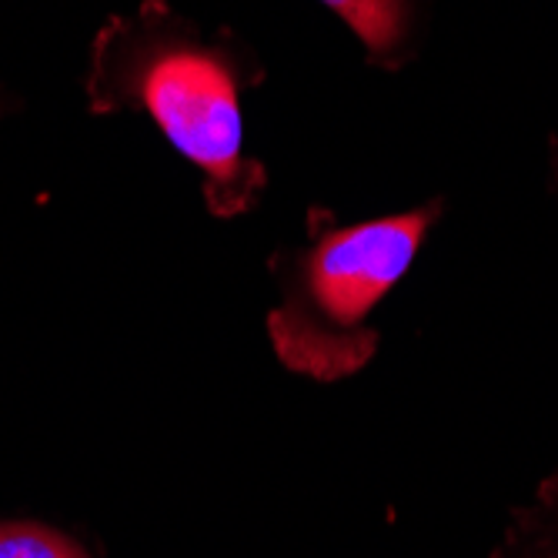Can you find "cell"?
Masks as SVG:
<instances>
[{
	"label": "cell",
	"mask_w": 558,
	"mask_h": 558,
	"mask_svg": "<svg viewBox=\"0 0 558 558\" xmlns=\"http://www.w3.org/2000/svg\"><path fill=\"white\" fill-rule=\"evenodd\" d=\"M241 87L244 68L231 50L201 40L161 0L97 40L94 108L144 111L205 174V201L221 218L247 211L268 184L265 168L241 150Z\"/></svg>",
	"instance_id": "obj_1"
},
{
	"label": "cell",
	"mask_w": 558,
	"mask_h": 558,
	"mask_svg": "<svg viewBox=\"0 0 558 558\" xmlns=\"http://www.w3.org/2000/svg\"><path fill=\"white\" fill-rule=\"evenodd\" d=\"M438 208L351 228H312V247L278 262L281 304L268 335L284 368L338 381L368 365L378 335L365 325L375 304L412 268Z\"/></svg>",
	"instance_id": "obj_2"
},
{
	"label": "cell",
	"mask_w": 558,
	"mask_h": 558,
	"mask_svg": "<svg viewBox=\"0 0 558 558\" xmlns=\"http://www.w3.org/2000/svg\"><path fill=\"white\" fill-rule=\"evenodd\" d=\"M331 8L372 54H388L404 40V21H409V8L404 0H322Z\"/></svg>",
	"instance_id": "obj_3"
},
{
	"label": "cell",
	"mask_w": 558,
	"mask_h": 558,
	"mask_svg": "<svg viewBox=\"0 0 558 558\" xmlns=\"http://www.w3.org/2000/svg\"><path fill=\"white\" fill-rule=\"evenodd\" d=\"M0 558H84V551L47 525L0 522Z\"/></svg>",
	"instance_id": "obj_4"
}]
</instances>
